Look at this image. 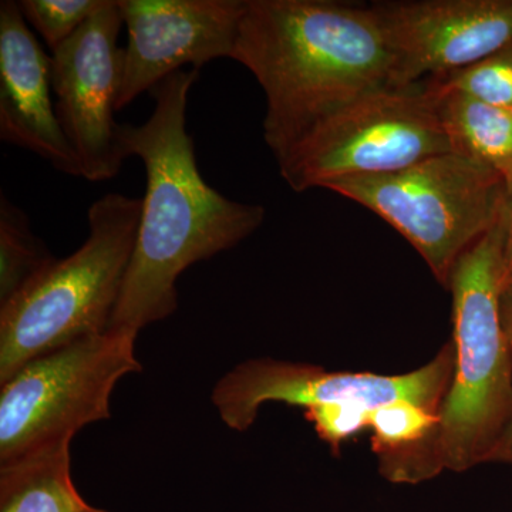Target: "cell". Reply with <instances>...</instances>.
Segmentation results:
<instances>
[{"label":"cell","instance_id":"6da1fadb","mask_svg":"<svg viewBox=\"0 0 512 512\" xmlns=\"http://www.w3.org/2000/svg\"><path fill=\"white\" fill-rule=\"evenodd\" d=\"M200 70H180L150 94L154 110L141 126L120 124L124 157H138L147 187L136 247L110 328L138 335L178 308L185 269L237 247L261 227L265 210L229 200L205 183L187 131L188 96Z\"/></svg>","mask_w":512,"mask_h":512},{"label":"cell","instance_id":"7a4b0ae2","mask_svg":"<svg viewBox=\"0 0 512 512\" xmlns=\"http://www.w3.org/2000/svg\"><path fill=\"white\" fill-rule=\"evenodd\" d=\"M232 59L264 90L275 158L353 101L394 86L392 52L370 6L248 0Z\"/></svg>","mask_w":512,"mask_h":512},{"label":"cell","instance_id":"3957f363","mask_svg":"<svg viewBox=\"0 0 512 512\" xmlns=\"http://www.w3.org/2000/svg\"><path fill=\"white\" fill-rule=\"evenodd\" d=\"M504 239L500 217L458 258L448 279L454 372L434 439L440 470L490 463L512 421V357L500 311Z\"/></svg>","mask_w":512,"mask_h":512},{"label":"cell","instance_id":"277c9868","mask_svg":"<svg viewBox=\"0 0 512 512\" xmlns=\"http://www.w3.org/2000/svg\"><path fill=\"white\" fill-rule=\"evenodd\" d=\"M143 200L107 194L89 210V237L0 305V383L36 357L110 328L136 247Z\"/></svg>","mask_w":512,"mask_h":512},{"label":"cell","instance_id":"5b68a950","mask_svg":"<svg viewBox=\"0 0 512 512\" xmlns=\"http://www.w3.org/2000/svg\"><path fill=\"white\" fill-rule=\"evenodd\" d=\"M323 188L392 225L444 286L458 258L500 220L507 194L493 168L454 151L396 173L342 178Z\"/></svg>","mask_w":512,"mask_h":512},{"label":"cell","instance_id":"8992f818","mask_svg":"<svg viewBox=\"0 0 512 512\" xmlns=\"http://www.w3.org/2000/svg\"><path fill=\"white\" fill-rule=\"evenodd\" d=\"M137 336L109 329L36 357L0 383V464L72 444L84 427L109 420L116 384L143 370Z\"/></svg>","mask_w":512,"mask_h":512},{"label":"cell","instance_id":"52a82bcc","mask_svg":"<svg viewBox=\"0 0 512 512\" xmlns=\"http://www.w3.org/2000/svg\"><path fill=\"white\" fill-rule=\"evenodd\" d=\"M453 151L426 80L367 94L276 158L293 191L342 178L396 173Z\"/></svg>","mask_w":512,"mask_h":512},{"label":"cell","instance_id":"ba28073f","mask_svg":"<svg viewBox=\"0 0 512 512\" xmlns=\"http://www.w3.org/2000/svg\"><path fill=\"white\" fill-rule=\"evenodd\" d=\"M454 372L453 343L412 373L328 372L322 367L274 359L248 360L227 373L212 390L211 400L231 430L247 431L265 403L311 409L323 404L360 403L376 409L406 400L440 412Z\"/></svg>","mask_w":512,"mask_h":512},{"label":"cell","instance_id":"9c48e42d","mask_svg":"<svg viewBox=\"0 0 512 512\" xmlns=\"http://www.w3.org/2000/svg\"><path fill=\"white\" fill-rule=\"evenodd\" d=\"M121 19L117 0H107L89 22L52 55L56 114L79 160L82 177L92 183L119 174L124 157L119 99L123 49L117 45Z\"/></svg>","mask_w":512,"mask_h":512},{"label":"cell","instance_id":"30bf717a","mask_svg":"<svg viewBox=\"0 0 512 512\" xmlns=\"http://www.w3.org/2000/svg\"><path fill=\"white\" fill-rule=\"evenodd\" d=\"M127 29L117 110L191 64L232 59L248 0H117Z\"/></svg>","mask_w":512,"mask_h":512},{"label":"cell","instance_id":"8fae6325","mask_svg":"<svg viewBox=\"0 0 512 512\" xmlns=\"http://www.w3.org/2000/svg\"><path fill=\"white\" fill-rule=\"evenodd\" d=\"M393 57L394 86L457 72L512 42V0L370 5Z\"/></svg>","mask_w":512,"mask_h":512},{"label":"cell","instance_id":"7c38bea8","mask_svg":"<svg viewBox=\"0 0 512 512\" xmlns=\"http://www.w3.org/2000/svg\"><path fill=\"white\" fill-rule=\"evenodd\" d=\"M52 56L37 42L18 2L0 3V138L82 177L52 100Z\"/></svg>","mask_w":512,"mask_h":512},{"label":"cell","instance_id":"4fadbf2b","mask_svg":"<svg viewBox=\"0 0 512 512\" xmlns=\"http://www.w3.org/2000/svg\"><path fill=\"white\" fill-rule=\"evenodd\" d=\"M454 153L480 161L512 187V110L443 90L426 79Z\"/></svg>","mask_w":512,"mask_h":512},{"label":"cell","instance_id":"5bb4252c","mask_svg":"<svg viewBox=\"0 0 512 512\" xmlns=\"http://www.w3.org/2000/svg\"><path fill=\"white\" fill-rule=\"evenodd\" d=\"M77 491L70 444L0 464V512H99Z\"/></svg>","mask_w":512,"mask_h":512},{"label":"cell","instance_id":"9a60e30c","mask_svg":"<svg viewBox=\"0 0 512 512\" xmlns=\"http://www.w3.org/2000/svg\"><path fill=\"white\" fill-rule=\"evenodd\" d=\"M57 258L30 228L28 215L0 200V305L22 292Z\"/></svg>","mask_w":512,"mask_h":512},{"label":"cell","instance_id":"2e32d148","mask_svg":"<svg viewBox=\"0 0 512 512\" xmlns=\"http://www.w3.org/2000/svg\"><path fill=\"white\" fill-rule=\"evenodd\" d=\"M430 80L440 89L512 110V42L480 62Z\"/></svg>","mask_w":512,"mask_h":512},{"label":"cell","instance_id":"e0dca14e","mask_svg":"<svg viewBox=\"0 0 512 512\" xmlns=\"http://www.w3.org/2000/svg\"><path fill=\"white\" fill-rule=\"evenodd\" d=\"M107 0H20L26 23L37 30L50 52H56L96 15Z\"/></svg>","mask_w":512,"mask_h":512},{"label":"cell","instance_id":"ac0fdd59","mask_svg":"<svg viewBox=\"0 0 512 512\" xmlns=\"http://www.w3.org/2000/svg\"><path fill=\"white\" fill-rule=\"evenodd\" d=\"M372 410L360 403L323 404L306 409L305 416L320 439L338 450L340 443L369 427Z\"/></svg>","mask_w":512,"mask_h":512},{"label":"cell","instance_id":"d6986e66","mask_svg":"<svg viewBox=\"0 0 512 512\" xmlns=\"http://www.w3.org/2000/svg\"><path fill=\"white\" fill-rule=\"evenodd\" d=\"M500 311L505 336H507V342L508 346H510L512 357V282L504 285L503 289H501ZM490 461L512 464V421L507 431H505L503 439L500 440L497 448H495Z\"/></svg>","mask_w":512,"mask_h":512},{"label":"cell","instance_id":"ffe728a7","mask_svg":"<svg viewBox=\"0 0 512 512\" xmlns=\"http://www.w3.org/2000/svg\"><path fill=\"white\" fill-rule=\"evenodd\" d=\"M501 221L504 225V281L503 286L512 282V187L507 188Z\"/></svg>","mask_w":512,"mask_h":512},{"label":"cell","instance_id":"44dd1931","mask_svg":"<svg viewBox=\"0 0 512 512\" xmlns=\"http://www.w3.org/2000/svg\"><path fill=\"white\" fill-rule=\"evenodd\" d=\"M99 512H109V511L99 510Z\"/></svg>","mask_w":512,"mask_h":512}]
</instances>
